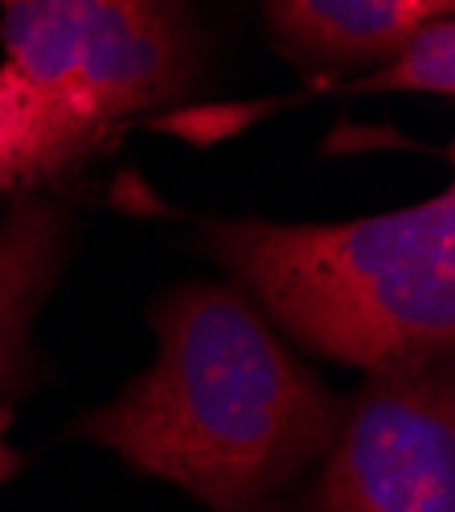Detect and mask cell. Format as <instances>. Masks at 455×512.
Returning a JSON list of instances; mask_svg holds the SVG:
<instances>
[{
    "label": "cell",
    "instance_id": "4",
    "mask_svg": "<svg viewBox=\"0 0 455 512\" xmlns=\"http://www.w3.org/2000/svg\"><path fill=\"white\" fill-rule=\"evenodd\" d=\"M287 512H455L451 361L374 373Z\"/></svg>",
    "mask_w": 455,
    "mask_h": 512
},
{
    "label": "cell",
    "instance_id": "3",
    "mask_svg": "<svg viewBox=\"0 0 455 512\" xmlns=\"http://www.w3.org/2000/svg\"><path fill=\"white\" fill-rule=\"evenodd\" d=\"M0 50V189L82 164L201 62L181 0H0Z\"/></svg>",
    "mask_w": 455,
    "mask_h": 512
},
{
    "label": "cell",
    "instance_id": "1",
    "mask_svg": "<svg viewBox=\"0 0 455 512\" xmlns=\"http://www.w3.org/2000/svg\"><path fill=\"white\" fill-rule=\"evenodd\" d=\"M156 361L82 435L214 512H259L333 447L341 402L242 291L189 283L152 316Z\"/></svg>",
    "mask_w": 455,
    "mask_h": 512
},
{
    "label": "cell",
    "instance_id": "8",
    "mask_svg": "<svg viewBox=\"0 0 455 512\" xmlns=\"http://www.w3.org/2000/svg\"><path fill=\"white\" fill-rule=\"evenodd\" d=\"M0 193H5V189H0Z\"/></svg>",
    "mask_w": 455,
    "mask_h": 512
},
{
    "label": "cell",
    "instance_id": "6",
    "mask_svg": "<svg viewBox=\"0 0 455 512\" xmlns=\"http://www.w3.org/2000/svg\"><path fill=\"white\" fill-rule=\"evenodd\" d=\"M58 254H62V218L33 193H21L5 226H0V402L21 381L29 353V320L58 271ZM17 467H21L17 451L0 443V484Z\"/></svg>",
    "mask_w": 455,
    "mask_h": 512
},
{
    "label": "cell",
    "instance_id": "5",
    "mask_svg": "<svg viewBox=\"0 0 455 512\" xmlns=\"http://www.w3.org/2000/svg\"><path fill=\"white\" fill-rule=\"evenodd\" d=\"M275 41L316 74L394 62L455 0H263Z\"/></svg>",
    "mask_w": 455,
    "mask_h": 512
},
{
    "label": "cell",
    "instance_id": "7",
    "mask_svg": "<svg viewBox=\"0 0 455 512\" xmlns=\"http://www.w3.org/2000/svg\"><path fill=\"white\" fill-rule=\"evenodd\" d=\"M427 91V95H451L455 91V25L451 17L431 21L410 46L386 62L378 74L365 78V91Z\"/></svg>",
    "mask_w": 455,
    "mask_h": 512
},
{
    "label": "cell",
    "instance_id": "2",
    "mask_svg": "<svg viewBox=\"0 0 455 512\" xmlns=\"http://www.w3.org/2000/svg\"><path fill=\"white\" fill-rule=\"evenodd\" d=\"M205 242L304 349L374 373L451 361L455 193L333 226L210 222Z\"/></svg>",
    "mask_w": 455,
    "mask_h": 512
}]
</instances>
